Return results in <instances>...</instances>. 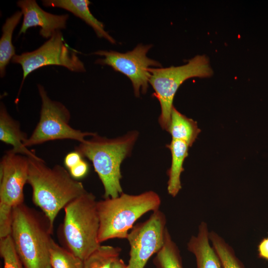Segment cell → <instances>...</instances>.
<instances>
[{
    "label": "cell",
    "mask_w": 268,
    "mask_h": 268,
    "mask_svg": "<svg viewBox=\"0 0 268 268\" xmlns=\"http://www.w3.org/2000/svg\"><path fill=\"white\" fill-rule=\"evenodd\" d=\"M152 46L139 44L133 50L125 53L112 50H99L93 54L103 57L97 59L96 64L110 66L115 70L126 75L132 83L134 95L138 97L140 89L143 94L147 90L151 75L148 71L149 67H161L160 63L146 56Z\"/></svg>",
    "instance_id": "obj_9"
},
{
    "label": "cell",
    "mask_w": 268,
    "mask_h": 268,
    "mask_svg": "<svg viewBox=\"0 0 268 268\" xmlns=\"http://www.w3.org/2000/svg\"><path fill=\"white\" fill-rule=\"evenodd\" d=\"M166 224L165 215L158 209L146 220L134 226L127 238L130 246L127 268H144L163 244Z\"/></svg>",
    "instance_id": "obj_10"
},
{
    "label": "cell",
    "mask_w": 268,
    "mask_h": 268,
    "mask_svg": "<svg viewBox=\"0 0 268 268\" xmlns=\"http://www.w3.org/2000/svg\"><path fill=\"white\" fill-rule=\"evenodd\" d=\"M138 134L132 131L122 137L108 138L96 133L75 147V150L92 162L103 184L104 199L116 198L123 193L121 165L131 153Z\"/></svg>",
    "instance_id": "obj_3"
},
{
    "label": "cell",
    "mask_w": 268,
    "mask_h": 268,
    "mask_svg": "<svg viewBox=\"0 0 268 268\" xmlns=\"http://www.w3.org/2000/svg\"><path fill=\"white\" fill-rule=\"evenodd\" d=\"M153 263L156 268H183L179 249L167 228L165 232L163 244L155 254Z\"/></svg>",
    "instance_id": "obj_19"
},
{
    "label": "cell",
    "mask_w": 268,
    "mask_h": 268,
    "mask_svg": "<svg viewBox=\"0 0 268 268\" xmlns=\"http://www.w3.org/2000/svg\"><path fill=\"white\" fill-rule=\"evenodd\" d=\"M209 233L207 224L201 222L197 235L191 237L187 249L195 255L197 268H222L218 255L209 244Z\"/></svg>",
    "instance_id": "obj_15"
},
{
    "label": "cell",
    "mask_w": 268,
    "mask_h": 268,
    "mask_svg": "<svg viewBox=\"0 0 268 268\" xmlns=\"http://www.w3.org/2000/svg\"><path fill=\"white\" fill-rule=\"evenodd\" d=\"M171 151L172 162L168 171L167 191L173 197H176L182 189L180 176L184 171V161L188 155L189 145L185 142L172 139L166 146Z\"/></svg>",
    "instance_id": "obj_16"
},
{
    "label": "cell",
    "mask_w": 268,
    "mask_h": 268,
    "mask_svg": "<svg viewBox=\"0 0 268 268\" xmlns=\"http://www.w3.org/2000/svg\"><path fill=\"white\" fill-rule=\"evenodd\" d=\"M167 131L172 139L183 141L190 147L195 141L201 130L196 121L183 115L173 106Z\"/></svg>",
    "instance_id": "obj_17"
},
{
    "label": "cell",
    "mask_w": 268,
    "mask_h": 268,
    "mask_svg": "<svg viewBox=\"0 0 268 268\" xmlns=\"http://www.w3.org/2000/svg\"><path fill=\"white\" fill-rule=\"evenodd\" d=\"M37 87L41 99L40 119L25 142L26 147L59 139H71L80 143L86 136L95 134L72 128L68 109L61 102L52 100L43 85L38 84Z\"/></svg>",
    "instance_id": "obj_7"
},
{
    "label": "cell",
    "mask_w": 268,
    "mask_h": 268,
    "mask_svg": "<svg viewBox=\"0 0 268 268\" xmlns=\"http://www.w3.org/2000/svg\"><path fill=\"white\" fill-rule=\"evenodd\" d=\"M17 5L23 16L19 35L24 34L31 27L41 28L39 34L44 38H50L57 30L65 29L68 14H54L42 9L35 0H20Z\"/></svg>",
    "instance_id": "obj_12"
},
{
    "label": "cell",
    "mask_w": 268,
    "mask_h": 268,
    "mask_svg": "<svg viewBox=\"0 0 268 268\" xmlns=\"http://www.w3.org/2000/svg\"><path fill=\"white\" fill-rule=\"evenodd\" d=\"M209 239L220 260L222 268H245L232 248L219 235L211 231L209 233Z\"/></svg>",
    "instance_id": "obj_21"
},
{
    "label": "cell",
    "mask_w": 268,
    "mask_h": 268,
    "mask_svg": "<svg viewBox=\"0 0 268 268\" xmlns=\"http://www.w3.org/2000/svg\"><path fill=\"white\" fill-rule=\"evenodd\" d=\"M111 268H127V267L124 261L119 258L115 262Z\"/></svg>",
    "instance_id": "obj_28"
},
{
    "label": "cell",
    "mask_w": 268,
    "mask_h": 268,
    "mask_svg": "<svg viewBox=\"0 0 268 268\" xmlns=\"http://www.w3.org/2000/svg\"><path fill=\"white\" fill-rule=\"evenodd\" d=\"M29 162L27 156L7 150L0 162V203L12 207L24 203Z\"/></svg>",
    "instance_id": "obj_11"
},
{
    "label": "cell",
    "mask_w": 268,
    "mask_h": 268,
    "mask_svg": "<svg viewBox=\"0 0 268 268\" xmlns=\"http://www.w3.org/2000/svg\"><path fill=\"white\" fill-rule=\"evenodd\" d=\"M52 268H83V261L53 240L50 248Z\"/></svg>",
    "instance_id": "obj_22"
},
{
    "label": "cell",
    "mask_w": 268,
    "mask_h": 268,
    "mask_svg": "<svg viewBox=\"0 0 268 268\" xmlns=\"http://www.w3.org/2000/svg\"><path fill=\"white\" fill-rule=\"evenodd\" d=\"M28 158L27 183L32 188L33 202L54 226L60 211L87 191L63 166L50 167L39 157Z\"/></svg>",
    "instance_id": "obj_1"
},
{
    "label": "cell",
    "mask_w": 268,
    "mask_h": 268,
    "mask_svg": "<svg viewBox=\"0 0 268 268\" xmlns=\"http://www.w3.org/2000/svg\"><path fill=\"white\" fill-rule=\"evenodd\" d=\"M148 71L151 74L149 83L161 106L158 121L162 129L167 131L170 123L174 98L180 86L190 78L210 77L213 73L205 55H197L182 66L150 67Z\"/></svg>",
    "instance_id": "obj_6"
},
{
    "label": "cell",
    "mask_w": 268,
    "mask_h": 268,
    "mask_svg": "<svg viewBox=\"0 0 268 268\" xmlns=\"http://www.w3.org/2000/svg\"><path fill=\"white\" fill-rule=\"evenodd\" d=\"M42 2L46 7H59L69 11L91 27L98 38H104L112 44L116 43L115 39L105 31L103 23L98 20L90 12L89 0H43Z\"/></svg>",
    "instance_id": "obj_14"
},
{
    "label": "cell",
    "mask_w": 268,
    "mask_h": 268,
    "mask_svg": "<svg viewBox=\"0 0 268 268\" xmlns=\"http://www.w3.org/2000/svg\"><path fill=\"white\" fill-rule=\"evenodd\" d=\"M28 137L20 129L18 121L13 119L8 113L4 104L0 105V140L12 146L10 151L14 153L38 157L33 150H29L25 146Z\"/></svg>",
    "instance_id": "obj_13"
},
{
    "label": "cell",
    "mask_w": 268,
    "mask_h": 268,
    "mask_svg": "<svg viewBox=\"0 0 268 268\" xmlns=\"http://www.w3.org/2000/svg\"><path fill=\"white\" fill-rule=\"evenodd\" d=\"M54 226L43 213L22 203L13 209L11 237L24 268H52Z\"/></svg>",
    "instance_id": "obj_2"
},
{
    "label": "cell",
    "mask_w": 268,
    "mask_h": 268,
    "mask_svg": "<svg viewBox=\"0 0 268 268\" xmlns=\"http://www.w3.org/2000/svg\"><path fill=\"white\" fill-rule=\"evenodd\" d=\"M83 157L81 154L76 150L69 152L64 158L65 166L69 170L80 162Z\"/></svg>",
    "instance_id": "obj_26"
},
{
    "label": "cell",
    "mask_w": 268,
    "mask_h": 268,
    "mask_svg": "<svg viewBox=\"0 0 268 268\" xmlns=\"http://www.w3.org/2000/svg\"><path fill=\"white\" fill-rule=\"evenodd\" d=\"M161 202L159 196L152 191L136 195L122 193L117 197L97 201L99 242L127 239L137 219L149 211L159 209Z\"/></svg>",
    "instance_id": "obj_4"
},
{
    "label": "cell",
    "mask_w": 268,
    "mask_h": 268,
    "mask_svg": "<svg viewBox=\"0 0 268 268\" xmlns=\"http://www.w3.org/2000/svg\"><path fill=\"white\" fill-rule=\"evenodd\" d=\"M13 208L0 203V239L11 235Z\"/></svg>",
    "instance_id": "obj_24"
},
{
    "label": "cell",
    "mask_w": 268,
    "mask_h": 268,
    "mask_svg": "<svg viewBox=\"0 0 268 268\" xmlns=\"http://www.w3.org/2000/svg\"><path fill=\"white\" fill-rule=\"evenodd\" d=\"M258 252L260 258L268 261V237L260 241L258 246Z\"/></svg>",
    "instance_id": "obj_27"
},
{
    "label": "cell",
    "mask_w": 268,
    "mask_h": 268,
    "mask_svg": "<svg viewBox=\"0 0 268 268\" xmlns=\"http://www.w3.org/2000/svg\"><path fill=\"white\" fill-rule=\"evenodd\" d=\"M69 174L71 177L77 180L85 177L89 171V165L83 159L77 164L69 170Z\"/></svg>",
    "instance_id": "obj_25"
},
{
    "label": "cell",
    "mask_w": 268,
    "mask_h": 268,
    "mask_svg": "<svg viewBox=\"0 0 268 268\" xmlns=\"http://www.w3.org/2000/svg\"><path fill=\"white\" fill-rule=\"evenodd\" d=\"M0 255L3 261V268H24L11 235L0 239Z\"/></svg>",
    "instance_id": "obj_23"
},
{
    "label": "cell",
    "mask_w": 268,
    "mask_h": 268,
    "mask_svg": "<svg viewBox=\"0 0 268 268\" xmlns=\"http://www.w3.org/2000/svg\"><path fill=\"white\" fill-rule=\"evenodd\" d=\"M77 52L66 43L61 30H57L36 50L15 55L11 62L19 64L23 71L18 94L27 76L42 67L59 66L73 72H85L84 64L78 57Z\"/></svg>",
    "instance_id": "obj_8"
},
{
    "label": "cell",
    "mask_w": 268,
    "mask_h": 268,
    "mask_svg": "<svg viewBox=\"0 0 268 268\" xmlns=\"http://www.w3.org/2000/svg\"><path fill=\"white\" fill-rule=\"evenodd\" d=\"M121 252L120 247L101 245L83 261V268H111Z\"/></svg>",
    "instance_id": "obj_20"
},
{
    "label": "cell",
    "mask_w": 268,
    "mask_h": 268,
    "mask_svg": "<svg viewBox=\"0 0 268 268\" xmlns=\"http://www.w3.org/2000/svg\"><path fill=\"white\" fill-rule=\"evenodd\" d=\"M23 15L21 11H17L6 18L3 24L0 39V76L3 78L6 73V67L16 55L15 47L12 43L13 31Z\"/></svg>",
    "instance_id": "obj_18"
},
{
    "label": "cell",
    "mask_w": 268,
    "mask_h": 268,
    "mask_svg": "<svg viewBox=\"0 0 268 268\" xmlns=\"http://www.w3.org/2000/svg\"><path fill=\"white\" fill-rule=\"evenodd\" d=\"M95 196L85 193L65 207L62 237L67 249L84 261L99 247V218Z\"/></svg>",
    "instance_id": "obj_5"
}]
</instances>
